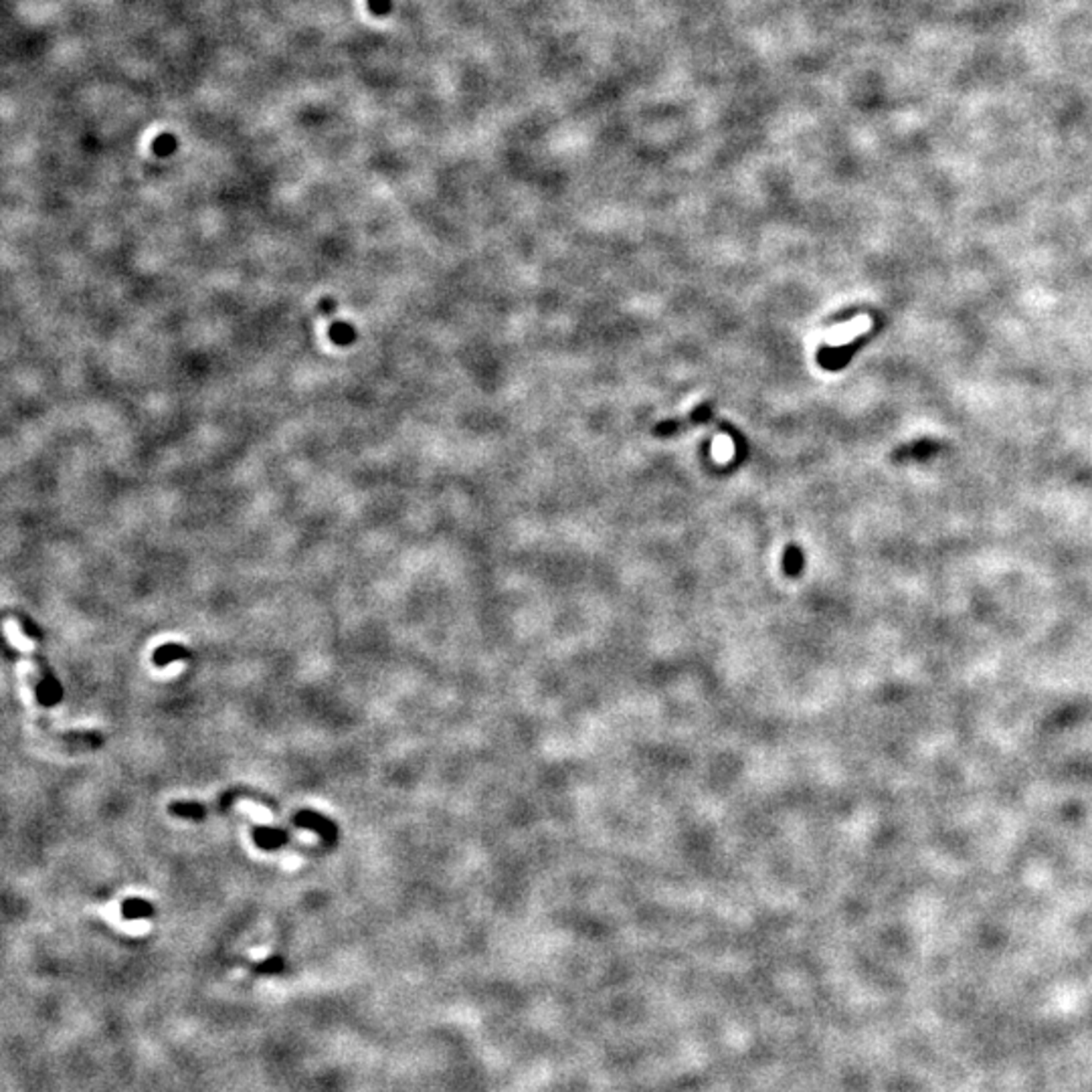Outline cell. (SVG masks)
I'll list each match as a JSON object with an SVG mask.
<instances>
[{
    "mask_svg": "<svg viewBox=\"0 0 1092 1092\" xmlns=\"http://www.w3.org/2000/svg\"><path fill=\"white\" fill-rule=\"evenodd\" d=\"M169 811L172 816L192 819V822H201V819L206 817V806L196 801H174L169 806Z\"/></svg>",
    "mask_w": 1092,
    "mask_h": 1092,
    "instance_id": "obj_7",
    "label": "cell"
},
{
    "mask_svg": "<svg viewBox=\"0 0 1092 1092\" xmlns=\"http://www.w3.org/2000/svg\"><path fill=\"white\" fill-rule=\"evenodd\" d=\"M799 563H801V554H799V550L795 549V546H791V549L787 550V565L795 566V569H797Z\"/></svg>",
    "mask_w": 1092,
    "mask_h": 1092,
    "instance_id": "obj_12",
    "label": "cell"
},
{
    "mask_svg": "<svg viewBox=\"0 0 1092 1092\" xmlns=\"http://www.w3.org/2000/svg\"><path fill=\"white\" fill-rule=\"evenodd\" d=\"M121 917L126 920H138V918H150L154 914V907L144 898H128L121 902L120 907Z\"/></svg>",
    "mask_w": 1092,
    "mask_h": 1092,
    "instance_id": "obj_6",
    "label": "cell"
},
{
    "mask_svg": "<svg viewBox=\"0 0 1092 1092\" xmlns=\"http://www.w3.org/2000/svg\"><path fill=\"white\" fill-rule=\"evenodd\" d=\"M35 661H37L39 672H40V680L37 682V700L43 706H55L63 700V688H61L57 676L51 672V667L45 664L43 657L35 656Z\"/></svg>",
    "mask_w": 1092,
    "mask_h": 1092,
    "instance_id": "obj_3",
    "label": "cell"
},
{
    "mask_svg": "<svg viewBox=\"0 0 1092 1092\" xmlns=\"http://www.w3.org/2000/svg\"><path fill=\"white\" fill-rule=\"evenodd\" d=\"M368 10L374 14V17H387L388 13L393 10V0H367Z\"/></svg>",
    "mask_w": 1092,
    "mask_h": 1092,
    "instance_id": "obj_10",
    "label": "cell"
},
{
    "mask_svg": "<svg viewBox=\"0 0 1092 1092\" xmlns=\"http://www.w3.org/2000/svg\"><path fill=\"white\" fill-rule=\"evenodd\" d=\"M293 823H296V827L310 829V832L318 833V836L322 838V842L328 843V846H334V843H336L338 839L336 823H334L332 819H328L326 816H322V813L312 811V809H302V811H297L296 816H293Z\"/></svg>",
    "mask_w": 1092,
    "mask_h": 1092,
    "instance_id": "obj_1",
    "label": "cell"
},
{
    "mask_svg": "<svg viewBox=\"0 0 1092 1092\" xmlns=\"http://www.w3.org/2000/svg\"><path fill=\"white\" fill-rule=\"evenodd\" d=\"M712 419V404L710 403H702L686 417H677V419H666L660 425L654 427V435H660V437H667V435L682 431V429L692 427V425H702V423H710Z\"/></svg>",
    "mask_w": 1092,
    "mask_h": 1092,
    "instance_id": "obj_2",
    "label": "cell"
},
{
    "mask_svg": "<svg viewBox=\"0 0 1092 1092\" xmlns=\"http://www.w3.org/2000/svg\"><path fill=\"white\" fill-rule=\"evenodd\" d=\"M281 967H283V961L280 957H273L270 961H265V963H261L260 969L263 973H277Z\"/></svg>",
    "mask_w": 1092,
    "mask_h": 1092,
    "instance_id": "obj_11",
    "label": "cell"
},
{
    "mask_svg": "<svg viewBox=\"0 0 1092 1092\" xmlns=\"http://www.w3.org/2000/svg\"><path fill=\"white\" fill-rule=\"evenodd\" d=\"M287 832H283L280 827H267V826H257L253 829V842H255L257 848L265 849V852H273V849H280L287 843Z\"/></svg>",
    "mask_w": 1092,
    "mask_h": 1092,
    "instance_id": "obj_4",
    "label": "cell"
},
{
    "mask_svg": "<svg viewBox=\"0 0 1092 1092\" xmlns=\"http://www.w3.org/2000/svg\"><path fill=\"white\" fill-rule=\"evenodd\" d=\"M330 334H332L334 340L340 342V344L352 342V338H354V330H352L351 326H348L346 322H338V324H334Z\"/></svg>",
    "mask_w": 1092,
    "mask_h": 1092,
    "instance_id": "obj_9",
    "label": "cell"
},
{
    "mask_svg": "<svg viewBox=\"0 0 1092 1092\" xmlns=\"http://www.w3.org/2000/svg\"><path fill=\"white\" fill-rule=\"evenodd\" d=\"M189 657H190V651L186 650L185 645L164 644V645H160L158 650L154 651V654H152V661H154V666L166 667L169 664H172V661L189 660Z\"/></svg>",
    "mask_w": 1092,
    "mask_h": 1092,
    "instance_id": "obj_5",
    "label": "cell"
},
{
    "mask_svg": "<svg viewBox=\"0 0 1092 1092\" xmlns=\"http://www.w3.org/2000/svg\"><path fill=\"white\" fill-rule=\"evenodd\" d=\"M174 150H176V138L170 134H160L158 138L152 142V152H154L156 156H169Z\"/></svg>",
    "mask_w": 1092,
    "mask_h": 1092,
    "instance_id": "obj_8",
    "label": "cell"
}]
</instances>
